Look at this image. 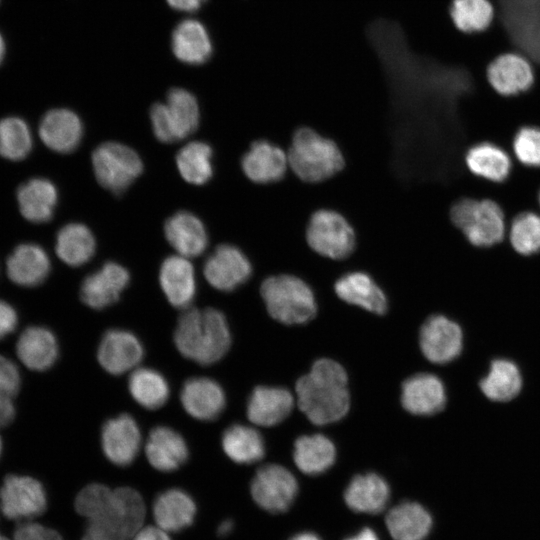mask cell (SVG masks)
<instances>
[{
	"label": "cell",
	"instance_id": "obj_27",
	"mask_svg": "<svg viewBox=\"0 0 540 540\" xmlns=\"http://www.w3.org/2000/svg\"><path fill=\"white\" fill-rule=\"evenodd\" d=\"M147 460L161 472L177 470L188 459V447L183 437L167 426L151 430L145 445Z\"/></svg>",
	"mask_w": 540,
	"mask_h": 540
},
{
	"label": "cell",
	"instance_id": "obj_35",
	"mask_svg": "<svg viewBox=\"0 0 540 540\" xmlns=\"http://www.w3.org/2000/svg\"><path fill=\"white\" fill-rule=\"evenodd\" d=\"M336 458L332 441L322 434L304 435L294 444L293 459L300 471L317 475L328 470Z\"/></svg>",
	"mask_w": 540,
	"mask_h": 540
},
{
	"label": "cell",
	"instance_id": "obj_10",
	"mask_svg": "<svg viewBox=\"0 0 540 540\" xmlns=\"http://www.w3.org/2000/svg\"><path fill=\"white\" fill-rule=\"evenodd\" d=\"M253 500L267 512H286L298 493V483L294 475L278 464L260 467L251 481Z\"/></svg>",
	"mask_w": 540,
	"mask_h": 540
},
{
	"label": "cell",
	"instance_id": "obj_13",
	"mask_svg": "<svg viewBox=\"0 0 540 540\" xmlns=\"http://www.w3.org/2000/svg\"><path fill=\"white\" fill-rule=\"evenodd\" d=\"M203 272L212 287L229 292L248 281L252 266L238 247L221 244L206 259Z\"/></svg>",
	"mask_w": 540,
	"mask_h": 540
},
{
	"label": "cell",
	"instance_id": "obj_28",
	"mask_svg": "<svg viewBox=\"0 0 540 540\" xmlns=\"http://www.w3.org/2000/svg\"><path fill=\"white\" fill-rule=\"evenodd\" d=\"M50 268L47 253L32 243L17 246L7 259L9 279L23 287H35L43 283Z\"/></svg>",
	"mask_w": 540,
	"mask_h": 540
},
{
	"label": "cell",
	"instance_id": "obj_47",
	"mask_svg": "<svg viewBox=\"0 0 540 540\" xmlns=\"http://www.w3.org/2000/svg\"><path fill=\"white\" fill-rule=\"evenodd\" d=\"M14 540H63L61 535L50 528L34 522L20 523L14 531Z\"/></svg>",
	"mask_w": 540,
	"mask_h": 540
},
{
	"label": "cell",
	"instance_id": "obj_50",
	"mask_svg": "<svg viewBox=\"0 0 540 540\" xmlns=\"http://www.w3.org/2000/svg\"><path fill=\"white\" fill-rule=\"evenodd\" d=\"M132 540H170L165 530L156 526H148L140 529Z\"/></svg>",
	"mask_w": 540,
	"mask_h": 540
},
{
	"label": "cell",
	"instance_id": "obj_55",
	"mask_svg": "<svg viewBox=\"0 0 540 540\" xmlns=\"http://www.w3.org/2000/svg\"><path fill=\"white\" fill-rule=\"evenodd\" d=\"M4 52H5V45H4L3 38H2V36L0 35V62H1L2 59H3Z\"/></svg>",
	"mask_w": 540,
	"mask_h": 540
},
{
	"label": "cell",
	"instance_id": "obj_33",
	"mask_svg": "<svg viewBox=\"0 0 540 540\" xmlns=\"http://www.w3.org/2000/svg\"><path fill=\"white\" fill-rule=\"evenodd\" d=\"M57 198L56 187L44 178L30 179L17 191L20 212L33 223L47 222L52 218Z\"/></svg>",
	"mask_w": 540,
	"mask_h": 540
},
{
	"label": "cell",
	"instance_id": "obj_54",
	"mask_svg": "<svg viewBox=\"0 0 540 540\" xmlns=\"http://www.w3.org/2000/svg\"><path fill=\"white\" fill-rule=\"evenodd\" d=\"M289 540H321L320 537L311 532H302L294 535Z\"/></svg>",
	"mask_w": 540,
	"mask_h": 540
},
{
	"label": "cell",
	"instance_id": "obj_38",
	"mask_svg": "<svg viewBox=\"0 0 540 540\" xmlns=\"http://www.w3.org/2000/svg\"><path fill=\"white\" fill-rule=\"evenodd\" d=\"M522 377L516 364L506 359L491 363L488 374L481 380L484 395L493 401H509L521 390Z\"/></svg>",
	"mask_w": 540,
	"mask_h": 540
},
{
	"label": "cell",
	"instance_id": "obj_26",
	"mask_svg": "<svg viewBox=\"0 0 540 540\" xmlns=\"http://www.w3.org/2000/svg\"><path fill=\"white\" fill-rule=\"evenodd\" d=\"M293 405L294 398L287 389L258 386L249 397L247 417L258 426H274L291 413Z\"/></svg>",
	"mask_w": 540,
	"mask_h": 540
},
{
	"label": "cell",
	"instance_id": "obj_7",
	"mask_svg": "<svg viewBox=\"0 0 540 540\" xmlns=\"http://www.w3.org/2000/svg\"><path fill=\"white\" fill-rule=\"evenodd\" d=\"M305 240L312 252L333 261L347 259L357 248V234L348 218L326 207L310 214L305 227Z\"/></svg>",
	"mask_w": 540,
	"mask_h": 540
},
{
	"label": "cell",
	"instance_id": "obj_32",
	"mask_svg": "<svg viewBox=\"0 0 540 540\" xmlns=\"http://www.w3.org/2000/svg\"><path fill=\"white\" fill-rule=\"evenodd\" d=\"M385 522L394 540H424L432 528L430 513L421 504L411 501L389 510Z\"/></svg>",
	"mask_w": 540,
	"mask_h": 540
},
{
	"label": "cell",
	"instance_id": "obj_34",
	"mask_svg": "<svg viewBox=\"0 0 540 540\" xmlns=\"http://www.w3.org/2000/svg\"><path fill=\"white\" fill-rule=\"evenodd\" d=\"M172 50L184 63L202 64L210 58L212 44L205 27L196 20L187 19L173 31Z\"/></svg>",
	"mask_w": 540,
	"mask_h": 540
},
{
	"label": "cell",
	"instance_id": "obj_9",
	"mask_svg": "<svg viewBox=\"0 0 540 540\" xmlns=\"http://www.w3.org/2000/svg\"><path fill=\"white\" fill-rule=\"evenodd\" d=\"M92 165L98 183L115 194L124 192L143 170L139 155L118 142L100 144L92 153Z\"/></svg>",
	"mask_w": 540,
	"mask_h": 540
},
{
	"label": "cell",
	"instance_id": "obj_19",
	"mask_svg": "<svg viewBox=\"0 0 540 540\" xmlns=\"http://www.w3.org/2000/svg\"><path fill=\"white\" fill-rule=\"evenodd\" d=\"M464 165L474 177L499 184L510 176L514 159L508 150L497 143L481 141L466 150Z\"/></svg>",
	"mask_w": 540,
	"mask_h": 540
},
{
	"label": "cell",
	"instance_id": "obj_2",
	"mask_svg": "<svg viewBox=\"0 0 540 540\" xmlns=\"http://www.w3.org/2000/svg\"><path fill=\"white\" fill-rule=\"evenodd\" d=\"M174 343L181 355L200 365L219 361L231 345L224 314L215 308L183 309L174 331Z\"/></svg>",
	"mask_w": 540,
	"mask_h": 540
},
{
	"label": "cell",
	"instance_id": "obj_39",
	"mask_svg": "<svg viewBox=\"0 0 540 540\" xmlns=\"http://www.w3.org/2000/svg\"><path fill=\"white\" fill-rule=\"evenodd\" d=\"M128 388L133 399L149 410L162 407L170 393L165 378L151 368L135 369L129 377Z\"/></svg>",
	"mask_w": 540,
	"mask_h": 540
},
{
	"label": "cell",
	"instance_id": "obj_57",
	"mask_svg": "<svg viewBox=\"0 0 540 540\" xmlns=\"http://www.w3.org/2000/svg\"><path fill=\"white\" fill-rule=\"evenodd\" d=\"M427 162H428V160H426V165H427ZM426 176H427V169H426ZM428 179H435V178H428ZM436 179H444V178H436Z\"/></svg>",
	"mask_w": 540,
	"mask_h": 540
},
{
	"label": "cell",
	"instance_id": "obj_6",
	"mask_svg": "<svg viewBox=\"0 0 540 540\" xmlns=\"http://www.w3.org/2000/svg\"><path fill=\"white\" fill-rule=\"evenodd\" d=\"M260 293L268 313L283 324H303L316 315L314 293L309 285L297 276H270L262 282Z\"/></svg>",
	"mask_w": 540,
	"mask_h": 540
},
{
	"label": "cell",
	"instance_id": "obj_24",
	"mask_svg": "<svg viewBox=\"0 0 540 540\" xmlns=\"http://www.w3.org/2000/svg\"><path fill=\"white\" fill-rule=\"evenodd\" d=\"M83 134L80 118L68 109L47 112L39 125V136L51 150L70 153L79 145Z\"/></svg>",
	"mask_w": 540,
	"mask_h": 540
},
{
	"label": "cell",
	"instance_id": "obj_18",
	"mask_svg": "<svg viewBox=\"0 0 540 540\" xmlns=\"http://www.w3.org/2000/svg\"><path fill=\"white\" fill-rule=\"evenodd\" d=\"M129 280V272L123 266L115 262H107L99 270L83 279L80 298L92 309H104L119 299Z\"/></svg>",
	"mask_w": 540,
	"mask_h": 540
},
{
	"label": "cell",
	"instance_id": "obj_53",
	"mask_svg": "<svg viewBox=\"0 0 540 540\" xmlns=\"http://www.w3.org/2000/svg\"><path fill=\"white\" fill-rule=\"evenodd\" d=\"M234 528V522L231 519H225L220 523L217 528V533L219 536L224 537L229 535Z\"/></svg>",
	"mask_w": 540,
	"mask_h": 540
},
{
	"label": "cell",
	"instance_id": "obj_40",
	"mask_svg": "<svg viewBox=\"0 0 540 540\" xmlns=\"http://www.w3.org/2000/svg\"><path fill=\"white\" fill-rule=\"evenodd\" d=\"M506 241L521 256L540 253V212L527 210L513 216L508 221Z\"/></svg>",
	"mask_w": 540,
	"mask_h": 540
},
{
	"label": "cell",
	"instance_id": "obj_8",
	"mask_svg": "<svg viewBox=\"0 0 540 540\" xmlns=\"http://www.w3.org/2000/svg\"><path fill=\"white\" fill-rule=\"evenodd\" d=\"M150 119L156 138L173 143L191 135L198 127L199 107L193 94L182 88H173L165 103H155Z\"/></svg>",
	"mask_w": 540,
	"mask_h": 540
},
{
	"label": "cell",
	"instance_id": "obj_5",
	"mask_svg": "<svg viewBox=\"0 0 540 540\" xmlns=\"http://www.w3.org/2000/svg\"><path fill=\"white\" fill-rule=\"evenodd\" d=\"M145 503L135 489L120 487L105 505L88 519L85 536L90 540H130L145 518Z\"/></svg>",
	"mask_w": 540,
	"mask_h": 540
},
{
	"label": "cell",
	"instance_id": "obj_46",
	"mask_svg": "<svg viewBox=\"0 0 540 540\" xmlns=\"http://www.w3.org/2000/svg\"><path fill=\"white\" fill-rule=\"evenodd\" d=\"M21 376L16 364L0 355V392L14 397L20 389Z\"/></svg>",
	"mask_w": 540,
	"mask_h": 540
},
{
	"label": "cell",
	"instance_id": "obj_20",
	"mask_svg": "<svg viewBox=\"0 0 540 540\" xmlns=\"http://www.w3.org/2000/svg\"><path fill=\"white\" fill-rule=\"evenodd\" d=\"M180 400L190 416L202 421L216 419L226 405V397L222 387L207 377L188 379L182 386Z\"/></svg>",
	"mask_w": 540,
	"mask_h": 540
},
{
	"label": "cell",
	"instance_id": "obj_17",
	"mask_svg": "<svg viewBox=\"0 0 540 540\" xmlns=\"http://www.w3.org/2000/svg\"><path fill=\"white\" fill-rule=\"evenodd\" d=\"M144 349L139 339L129 331H107L98 347L97 359L104 370L121 375L134 369L142 360Z\"/></svg>",
	"mask_w": 540,
	"mask_h": 540
},
{
	"label": "cell",
	"instance_id": "obj_29",
	"mask_svg": "<svg viewBox=\"0 0 540 540\" xmlns=\"http://www.w3.org/2000/svg\"><path fill=\"white\" fill-rule=\"evenodd\" d=\"M196 504L184 490L171 488L160 493L153 502V516L161 529L179 532L188 528L196 515Z\"/></svg>",
	"mask_w": 540,
	"mask_h": 540
},
{
	"label": "cell",
	"instance_id": "obj_23",
	"mask_svg": "<svg viewBox=\"0 0 540 540\" xmlns=\"http://www.w3.org/2000/svg\"><path fill=\"white\" fill-rule=\"evenodd\" d=\"M334 291L341 300L369 312L382 315L387 311L388 301L385 293L373 278L363 271H352L342 275L335 282Z\"/></svg>",
	"mask_w": 540,
	"mask_h": 540
},
{
	"label": "cell",
	"instance_id": "obj_44",
	"mask_svg": "<svg viewBox=\"0 0 540 540\" xmlns=\"http://www.w3.org/2000/svg\"><path fill=\"white\" fill-rule=\"evenodd\" d=\"M511 155L515 162L529 169H540V127H520L511 143Z\"/></svg>",
	"mask_w": 540,
	"mask_h": 540
},
{
	"label": "cell",
	"instance_id": "obj_41",
	"mask_svg": "<svg viewBox=\"0 0 540 540\" xmlns=\"http://www.w3.org/2000/svg\"><path fill=\"white\" fill-rule=\"evenodd\" d=\"M212 149L201 141L183 146L176 155V164L182 178L191 184L202 185L213 175Z\"/></svg>",
	"mask_w": 540,
	"mask_h": 540
},
{
	"label": "cell",
	"instance_id": "obj_36",
	"mask_svg": "<svg viewBox=\"0 0 540 540\" xmlns=\"http://www.w3.org/2000/svg\"><path fill=\"white\" fill-rule=\"evenodd\" d=\"M225 454L238 464H252L265 454L264 441L260 433L249 426L234 424L221 437Z\"/></svg>",
	"mask_w": 540,
	"mask_h": 540
},
{
	"label": "cell",
	"instance_id": "obj_37",
	"mask_svg": "<svg viewBox=\"0 0 540 540\" xmlns=\"http://www.w3.org/2000/svg\"><path fill=\"white\" fill-rule=\"evenodd\" d=\"M95 247L92 232L80 223L65 225L56 237L57 256L70 266L76 267L88 262L94 255Z\"/></svg>",
	"mask_w": 540,
	"mask_h": 540
},
{
	"label": "cell",
	"instance_id": "obj_56",
	"mask_svg": "<svg viewBox=\"0 0 540 540\" xmlns=\"http://www.w3.org/2000/svg\"><path fill=\"white\" fill-rule=\"evenodd\" d=\"M0 540H9L7 537L3 536L2 534H0Z\"/></svg>",
	"mask_w": 540,
	"mask_h": 540
},
{
	"label": "cell",
	"instance_id": "obj_22",
	"mask_svg": "<svg viewBox=\"0 0 540 540\" xmlns=\"http://www.w3.org/2000/svg\"><path fill=\"white\" fill-rule=\"evenodd\" d=\"M159 282L172 306L179 309L190 307L196 293V280L188 258L181 255L167 257L160 267Z\"/></svg>",
	"mask_w": 540,
	"mask_h": 540
},
{
	"label": "cell",
	"instance_id": "obj_11",
	"mask_svg": "<svg viewBox=\"0 0 540 540\" xmlns=\"http://www.w3.org/2000/svg\"><path fill=\"white\" fill-rule=\"evenodd\" d=\"M0 501L2 513L11 520L32 519L47 506L45 489L38 480L14 474L4 478Z\"/></svg>",
	"mask_w": 540,
	"mask_h": 540
},
{
	"label": "cell",
	"instance_id": "obj_42",
	"mask_svg": "<svg viewBox=\"0 0 540 540\" xmlns=\"http://www.w3.org/2000/svg\"><path fill=\"white\" fill-rule=\"evenodd\" d=\"M449 14L459 31L474 34L491 26L495 18V8L490 0H452Z\"/></svg>",
	"mask_w": 540,
	"mask_h": 540
},
{
	"label": "cell",
	"instance_id": "obj_21",
	"mask_svg": "<svg viewBox=\"0 0 540 540\" xmlns=\"http://www.w3.org/2000/svg\"><path fill=\"white\" fill-rule=\"evenodd\" d=\"M446 394L442 381L435 375L420 373L402 384L401 403L414 415H433L443 409Z\"/></svg>",
	"mask_w": 540,
	"mask_h": 540
},
{
	"label": "cell",
	"instance_id": "obj_30",
	"mask_svg": "<svg viewBox=\"0 0 540 540\" xmlns=\"http://www.w3.org/2000/svg\"><path fill=\"white\" fill-rule=\"evenodd\" d=\"M16 352L22 363L31 370L45 371L53 366L58 358L59 347L51 330L40 327H27L20 335Z\"/></svg>",
	"mask_w": 540,
	"mask_h": 540
},
{
	"label": "cell",
	"instance_id": "obj_51",
	"mask_svg": "<svg viewBox=\"0 0 540 540\" xmlns=\"http://www.w3.org/2000/svg\"><path fill=\"white\" fill-rule=\"evenodd\" d=\"M205 0H167L168 4L177 10L194 11L197 10Z\"/></svg>",
	"mask_w": 540,
	"mask_h": 540
},
{
	"label": "cell",
	"instance_id": "obj_48",
	"mask_svg": "<svg viewBox=\"0 0 540 540\" xmlns=\"http://www.w3.org/2000/svg\"><path fill=\"white\" fill-rule=\"evenodd\" d=\"M18 323L15 309L7 302L0 299V340L12 333Z\"/></svg>",
	"mask_w": 540,
	"mask_h": 540
},
{
	"label": "cell",
	"instance_id": "obj_1",
	"mask_svg": "<svg viewBox=\"0 0 540 540\" xmlns=\"http://www.w3.org/2000/svg\"><path fill=\"white\" fill-rule=\"evenodd\" d=\"M295 391L300 410L316 425L342 419L350 407L347 374L331 359L314 362L310 372L296 382Z\"/></svg>",
	"mask_w": 540,
	"mask_h": 540
},
{
	"label": "cell",
	"instance_id": "obj_60",
	"mask_svg": "<svg viewBox=\"0 0 540 540\" xmlns=\"http://www.w3.org/2000/svg\"><path fill=\"white\" fill-rule=\"evenodd\" d=\"M82 540H90L89 538H87L85 535L83 536Z\"/></svg>",
	"mask_w": 540,
	"mask_h": 540
},
{
	"label": "cell",
	"instance_id": "obj_3",
	"mask_svg": "<svg viewBox=\"0 0 540 540\" xmlns=\"http://www.w3.org/2000/svg\"><path fill=\"white\" fill-rule=\"evenodd\" d=\"M289 168L306 184L324 183L345 169L346 159L340 146L310 126L297 127L287 150Z\"/></svg>",
	"mask_w": 540,
	"mask_h": 540
},
{
	"label": "cell",
	"instance_id": "obj_12",
	"mask_svg": "<svg viewBox=\"0 0 540 540\" xmlns=\"http://www.w3.org/2000/svg\"><path fill=\"white\" fill-rule=\"evenodd\" d=\"M493 90L504 97H514L528 91L534 84V66L519 52H505L491 61L486 70Z\"/></svg>",
	"mask_w": 540,
	"mask_h": 540
},
{
	"label": "cell",
	"instance_id": "obj_14",
	"mask_svg": "<svg viewBox=\"0 0 540 540\" xmlns=\"http://www.w3.org/2000/svg\"><path fill=\"white\" fill-rule=\"evenodd\" d=\"M419 341L422 353L429 361L445 364L459 356L463 335L457 323L443 315H434L422 325Z\"/></svg>",
	"mask_w": 540,
	"mask_h": 540
},
{
	"label": "cell",
	"instance_id": "obj_15",
	"mask_svg": "<svg viewBox=\"0 0 540 540\" xmlns=\"http://www.w3.org/2000/svg\"><path fill=\"white\" fill-rule=\"evenodd\" d=\"M241 168L256 184H275L286 177L289 168L287 152L268 140L254 141L241 159Z\"/></svg>",
	"mask_w": 540,
	"mask_h": 540
},
{
	"label": "cell",
	"instance_id": "obj_52",
	"mask_svg": "<svg viewBox=\"0 0 540 540\" xmlns=\"http://www.w3.org/2000/svg\"><path fill=\"white\" fill-rule=\"evenodd\" d=\"M345 540H379V538L373 529L365 527L355 535L348 537Z\"/></svg>",
	"mask_w": 540,
	"mask_h": 540
},
{
	"label": "cell",
	"instance_id": "obj_58",
	"mask_svg": "<svg viewBox=\"0 0 540 540\" xmlns=\"http://www.w3.org/2000/svg\"><path fill=\"white\" fill-rule=\"evenodd\" d=\"M538 204H539V211H540V191H539V194H538Z\"/></svg>",
	"mask_w": 540,
	"mask_h": 540
},
{
	"label": "cell",
	"instance_id": "obj_25",
	"mask_svg": "<svg viewBox=\"0 0 540 540\" xmlns=\"http://www.w3.org/2000/svg\"><path fill=\"white\" fill-rule=\"evenodd\" d=\"M164 233L169 244L186 258L201 255L208 244L204 224L188 211H179L170 216L165 222Z\"/></svg>",
	"mask_w": 540,
	"mask_h": 540
},
{
	"label": "cell",
	"instance_id": "obj_31",
	"mask_svg": "<svg viewBox=\"0 0 540 540\" xmlns=\"http://www.w3.org/2000/svg\"><path fill=\"white\" fill-rule=\"evenodd\" d=\"M389 498L387 482L376 473L355 476L344 492L346 505L359 513H380L387 506Z\"/></svg>",
	"mask_w": 540,
	"mask_h": 540
},
{
	"label": "cell",
	"instance_id": "obj_49",
	"mask_svg": "<svg viewBox=\"0 0 540 540\" xmlns=\"http://www.w3.org/2000/svg\"><path fill=\"white\" fill-rule=\"evenodd\" d=\"M13 397L0 392V427L9 425L15 417Z\"/></svg>",
	"mask_w": 540,
	"mask_h": 540
},
{
	"label": "cell",
	"instance_id": "obj_4",
	"mask_svg": "<svg viewBox=\"0 0 540 540\" xmlns=\"http://www.w3.org/2000/svg\"><path fill=\"white\" fill-rule=\"evenodd\" d=\"M449 217L453 226L474 247L488 248L506 239V215L492 199L461 197L451 205Z\"/></svg>",
	"mask_w": 540,
	"mask_h": 540
},
{
	"label": "cell",
	"instance_id": "obj_59",
	"mask_svg": "<svg viewBox=\"0 0 540 540\" xmlns=\"http://www.w3.org/2000/svg\"><path fill=\"white\" fill-rule=\"evenodd\" d=\"M1 451H2V442H1V438H0V455H1Z\"/></svg>",
	"mask_w": 540,
	"mask_h": 540
},
{
	"label": "cell",
	"instance_id": "obj_16",
	"mask_svg": "<svg viewBox=\"0 0 540 540\" xmlns=\"http://www.w3.org/2000/svg\"><path fill=\"white\" fill-rule=\"evenodd\" d=\"M101 446L106 458L117 466H128L137 457L141 446L140 429L128 414L105 422L101 430Z\"/></svg>",
	"mask_w": 540,
	"mask_h": 540
},
{
	"label": "cell",
	"instance_id": "obj_45",
	"mask_svg": "<svg viewBox=\"0 0 540 540\" xmlns=\"http://www.w3.org/2000/svg\"><path fill=\"white\" fill-rule=\"evenodd\" d=\"M112 492L113 490L106 485L99 483L89 484L76 496L75 509L88 520L103 507Z\"/></svg>",
	"mask_w": 540,
	"mask_h": 540
},
{
	"label": "cell",
	"instance_id": "obj_43",
	"mask_svg": "<svg viewBox=\"0 0 540 540\" xmlns=\"http://www.w3.org/2000/svg\"><path fill=\"white\" fill-rule=\"evenodd\" d=\"M32 148V136L26 122L18 117L0 120V156L12 161L24 159Z\"/></svg>",
	"mask_w": 540,
	"mask_h": 540
}]
</instances>
